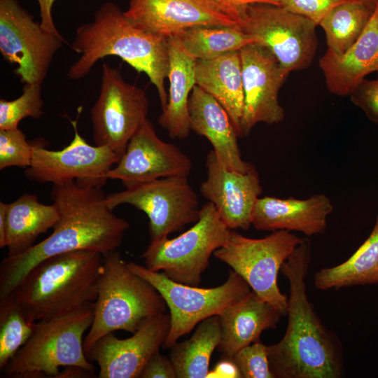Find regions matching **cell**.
Instances as JSON below:
<instances>
[{"label":"cell","mask_w":378,"mask_h":378,"mask_svg":"<svg viewBox=\"0 0 378 378\" xmlns=\"http://www.w3.org/2000/svg\"><path fill=\"white\" fill-rule=\"evenodd\" d=\"M32 316L11 295L0 298V370L27 342L36 324Z\"/></svg>","instance_id":"31"},{"label":"cell","mask_w":378,"mask_h":378,"mask_svg":"<svg viewBox=\"0 0 378 378\" xmlns=\"http://www.w3.org/2000/svg\"><path fill=\"white\" fill-rule=\"evenodd\" d=\"M55 204L39 202L36 195L25 193L8 204L6 221V247L8 255H15L29 249L36 238L59 220Z\"/></svg>","instance_id":"26"},{"label":"cell","mask_w":378,"mask_h":378,"mask_svg":"<svg viewBox=\"0 0 378 378\" xmlns=\"http://www.w3.org/2000/svg\"><path fill=\"white\" fill-rule=\"evenodd\" d=\"M302 240L284 230L272 231L260 239L249 238L231 230L224 245L214 255L239 274L257 295L284 315L288 296L281 292L277 276L284 262Z\"/></svg>","instance_id":"9"},{"label":"cell","mask_w":378,"mask_h":378,"mask_svg":"<svg viewBox=\"0 0 378 378\" xmlns=\"http://www.w3.org/2000/svg\"><path fill=\"white\" fill-rule=\"evenodd\" d=\"M244 106L241 137L248 135L259 122L279 123L284 111L279 102V92L289 71L265 46L251 43L240 50Z\"/></svg>","instance_id":"15"},{"label":"cell","mask_w":378,"mask_h":378,"mask_svg":"<svg viewBox=\"0 0 378 378\" xmlns=\"http://www.w3.org/2000/svg\"><path fill=\"white\" fill-rule=\"evenodd\" d=\"M33 157V144L19 128L0 130V169L27 168Z\"/></svg>","instance_id":"33"},{"label":"cell","mask_w":378,"mask_h":378,"mask_svg":"<svg viewBox=\"0 0 378 378\" xmlns=\"http://www.w3.org/2000/svg\"><path fill=\"white\" fill-rule=\"evenodd\" d=\"M183 50L195 59H211L256 43L238 26L198 25L174 35Z\"/></svg>","instance_id":"29"},{"label":"cell","mask_w":378,"mask_h":378,"mask_svg":"<svg viewBox=\"0 0 378 378\" xmlns=\"http://www.w3.org/2000/svg\"><path fill=\"white\" fill-rule=\"evenodd\" d=\"M43 106L41 84H24L18 98L12 101L0 99V130L18 128L20 122L27 117L41 118L43 114Z\"/></svg>","instance_id":"32"},{"label":"cell","mask_w":378,"mask_h":378,"mask_svg":"<svg viewBox=\"0 0 378 378\" xmlns=\"http://www.w3.org/2000/svg\"><path fill=\"white\" fill-rule=\"evenodd\" d=\"M355 1L360 0H279V6L307 18L318 25L322 19L335 7Z\"/></svg>","instance_id":"35"},{"label":"cell","mask_w":378,"mask_h":378,"mask_svg":"<svg viewBox=\"0 0 378 378\" xmlns=\"http://www.w3.org/2000/svg\"><path fill=\"white\" fill-rule=\"evenodd\" d=\"M207 377L241 378L240 372L232 359H221L212 370H209Z\"/></svg>","instance_id":"40"},{"label":"cell","mask_w":378,"mask_h":378,"mask_svg":"<svg viewBox=\"0 0 378 378\" xmlns=\"http://www.w3.org/2000/svg\"><path fill=\"white\" fill-rule=\"evenodd\" d=\"M106 196L112 210L127 204L148 216L151 241L160 239L195 223L200 209L188 176H169L137 183Z\"/></svg>","instance_id":"11"},{"label":"cell","mask_w":378,"mask_h":378,"mask_svg":"<svg viewBox=\"0 0 378 378\" xmlns=\"http://www.w3.org/2000/svg\"><path fill=\"white\" fill-rule=\"evenodd\" d=\"M377 4L360 0L335 7L319 24L323 29L328 50L342 55L358 40L369 22Z\"/></svg>","instance_id":"30"},{"label":"cell","mask_w":378,"mask_h":378,"mask_svg":"<svg viewBox=\"0 0 378 378\" xmlns=\"http://www.w3.org/2000/svg\"><path fill=\"white\" fill-rule=\"evenodd\" d=\"M221 330L218 315L198 323L188 340L171 347L169 358L178 378H204L209 372V362L220 342Z\"/></svg>","instance_id":"28"},{"label":"cell","mask_w":378,"mask_h":378,"mask_svg":"<svg viewBox=\"0 0 378 378\" xmlns=\"http://www.w3.org/2000/svg\"><path fill=\"white\" fill-rule=\"evenodd\" d=\"M188 112L191 130L209 140L223 164L240 172L254 167L241 158L239 135L225 109L197 85L189 97Z\"/></svg>","instance_id":"22"},{"label":"cell","mask_w":378,"mask_h":378,"mask_svg":"<svg viewBox=\"0 0 378 378\" xmlns=\"http://www.w3.org/2000/svg\"><path fill=\"white\" fill-rule=\"evenodd\" d=\"M169 87L167 103L158 118L159 125L172 139H184L191 131L188 101L196 85V59L188 55L175 36L168 38Z\"/></svg>","instance_id":"25"},{"label":"cell","mask_w":378,"mask_h":378,"mask_svg":"<svg viewBox=\"0 0 378 378\" xmlns=\"http://www.w3.org/2000/svg\"><path fill=\"white\" fill-rule=\"evenodd\" d=\"M317 25L281 6L256 4L239 11V27L267 47L288 71L307 67L313 60Z\"/></svg>","instance_id":"10"},{"label":"cell","mask_w":378,"mask_h":378,"mask_svg":"<svg viewBox=\"0 0 378 378\" xmlns=\"http://www.w3.org/2000/svg\"><path fill=\"white\" fill-rule=\"evenodd\" d=\"M282 314L251 291L218 316L221 337L218 346L223 358H231L241 349L260 340L261 333L275 328Z\"/></svg>","instance_id":"23"},{"label":"cell","mask_w":378,"mask_h":378,"mask_svg":"<svg viewBox=\"0 0 378 378\" xmlns=\"http://www.w3.org/2000/svg\"><path fill=\"white\" fill-rule=\"evenodd\" d=\"M176 374L169 358L163 356L160 351L149 358L139 378H175Z\"/></svg>","instance_id":"37"},{"label":"cell","mask_w":378,"mask_h":378,"mask_svg":"<svg viewBox=\"0 0 378 378\" xmlns=\"http://www.w3.org/2000/svg\"><path fill=\"white\" fill-rule=\"evenodd\" d=\"M328 90L339 96L350 95L370 73L378 72V1L358 40L342 55L330 50L319 59Z\"/></svg>","instance_id":"21"},{"label":"cell","mask_w":378,"mask_h":378,"mask_svg":"<svg viewBox=\"0 0 378 378\" xmlns=\"http://www.w3.org/2000/svg\"><path fill=\"white\" fill-rule=\"evenodd\" d=\"M103 255L80 250L48 258L36 265L9 294L36 321L94 302Z\"/></svg>","instance_id":"4"},{"label":"cell","mask_w":378,"mask_h":378,"mask_svg":"<svg viewBox=\"0 0 378 378\" xmlns=\"http://www.w3.org/2000/svg\"><path fill=\"white\" fill-rule=\"evenodd\" d=\"M93 19L76 31L71 48L80 56L69 68L67 77L73 80L81 79L98 60L108 55L118 56L148 77L164 108L168 99L164 86L169 67L168 38L136 27L112 1L104 3L94 13Z\"/></svg>","instance_id":"3"},{"label":"cell","mask_w":378,"mask_h":378,"mask_svg":"<svg viewBox=\"0 0 378 378\" xmlns=\"http://www.w3.org/2000/svg\"><path fill=\"white\" fill-rule=\"evenodd\" d=\"M71 122L74 136L63 149H47L42 141L32 144V160L24 175L30 181L42 183L74 181L80 185L102 187L108 180V172L120 157L108 146L89 144L78 133L77 120Z\"/></svg>","instance_id":"14"},{"label":"cell","mask_w":378,"mask_h":378,"mask_svg":"<svg viewBox=\"0 0 378 378\" xmlns=\"http://www.w3.org/2000/svg\"><path fill=\"white\" fill-rule=\"evenodd\" d=\"M230 359L241 378H275L270 369L267 346L260 340L241 349Z\"/></svg>","instance_id":"34"},{"label":"cell","mask_w":378,"mask_h":378,"mask_svg":"<svg viewBox=\"0 0 378 378\" xmlns=\"http://www.w3.org/2000/svg\"><path fill=\"white\" fill-rule=\"evenodd\" d=\"M230 230L208 202L187 231L173 239L166 237L150 241L142 254L145 266L155 272L162 270L176 282L198 286L211 255L224 245Z\"/></svg>","instance_id":"7"},{"label":"cell","mask_w":378,"mask_h":378,"mask_svg":"<svg viewBox=\"0 0 378 378\" xmlns=\"http://www.w3.org/2000/svg\"><path fill=\"white\" fill-rule=\"evenodd\" d=\"M94 302L36 322L27 342L2 370L8 377H57L60 368L77 366L94 372L83 340L94 319Z\"/></svg>","instance_id":"6"},{"label":"cell","mask_w":378,"mask_h":378,"mask_svg":"<svg viewBox=\"0 0 378 378\" xmlns=\"http://www.w3.org/2000/svg\"><path fill=\"white\" fill-rule=\"evenodd\" d=\"M378 283V214L372 232L344 262L317 271L314 284L317 289L363 286Z\"/></svg>","instance_id":"27"},{"label":"cell","mask_w":378,"mask_h":378,"mask_svg":"<svg viewBox=\"0 0 378 378\" xmlns=\"http://www.w3.org/2000/svg\"><path fill=\"white\" fill-rule=\"evenodd\" d=\"M66 41L45 30L18 0H0V52L22 83L42 84Z\"/></svg>","instance_id":"13"},{"label":"cell","mask_w":378,"mask_h":378,"mask_svg":"<svg viewBox=\"0 0 378 378\" xmlns=\"http://www.w3.org/2000/svg\"><path fill=\"white\" fill-rule=\"evenodd\" d=\"M206 178L200 190L213 204L230 229L248 230L255 203L262 192L255 167L246 172L232 170L223 164L211 150L205 162Z\"/></svg>","instance_id":"18"},{"label":"cell","mask_w":378,"mask_h":378,"mask_svg":"<svg viewBox=\"0 0 378 378\" xmlns=\"http://www.w3.org/2000/svg\"><path fill=\"white\" fill-rule=\"evenodd\" d=\"M229 13L233 15L239 21V10L248 5L263 4L279 6V0H211Z\"/></svg>","instance_id":"38"},{"label":"cell","mask_w":378,"mask_h":378,"mask_svg":"<svg viewBox=\"0 0 378 378\" xmlns=\"http://www.w3.org/2000/svg\"><path fill=\"white\" fill-rule=\"evenodd\" d=\"M195 82L225 109L241 137L244 93L239 50L196 60Z\"/></svg>","instance_id":"24"},{"label":"cell","mask_w":378,"mask_h":378,"mask_svg":"<svg viewBox=\"0 0 378 378\" xmlns=\"http://www.w3.org/2000/svg\"><path fill=\"white\" fill-rule=\"evenodd\" d=\"M349 96L368 118L378 125V79H364Z\"/></svg>","instance_id":"36"},{"label":"cell","mask_w":378,"mask_h":378,"mask_svg":"<svg viewBox=\"0 0 378 378\" xmlns=\"http://www.w3.org/2000/svg\"><path fill=\"white\" fill-rule=\"evenodd\" d=\"M377 79H378V77H377Z\"/></svg>","instance_id":"44"},{"label":"cell","mask_w":378,"mask_h":378,"mask_svg":"<svg viewBox=\"0 0 378 378\" xmlns=\"http://www.w3.org/2000/svg\"><path fill=\"white\" fill-rule=\"evenodd\" d=\"M333 205L324 194L307 199L259 197L254 206L251 224L258 230L296 231L307 236L325 232L327 218Z\"/></svg>","instance_id":"20"},{"label":"cell","mask_w":378,"mask_h":378,"mask_svg":"<svg viewBox=\"0 0 378 378\" xmlns=\"http://www.w3.org/2000/svg\"><path fill=\"white\" fill-rule=\"evenodd\" d=\"M170 325V314L163 313L129 338L108 333L94 343L87 358L98 364L99 378L139 377L149 358L162 347Z\"/></svg>","instance_id":"17"},{"label":"cell","mask_w":378,"mask_h":378,"mask_svg":"<svg viewBox=\"0 0 378 378\" xmlns=\"http://www.w3.org/2000/svg\"><path fill=\"white\" fill-rule=\"evenodd\" d=\"M102 187L74 181L53 184L50 197L59 220L47 238L25 251L7 255L0 265V298L10 294L43 260L67 252L88 250L102 255L117 250L130 223L113 213Z\"/></svg>","instance_id":"1"},{"label":"cell","mask_w":378,"mask_h":378,"mask_svg":"<svg viewBox=\"0 0 378 378\" xmlns=\"http://www.w3.org/2000/svg\"><path fill=\"white\" fill-rule=\"evenodd\" d=\"M310 242L302 239L284 262L281 273L289 283L288 325L282 339L267 346L275 378H339L343 375L341 342L326 328L309 300L306 277L311 260Z\"/></svg>","instance_id":"2"},{"label":"cell","mask_w":378,"mask_h":378,"mask_svg":"<svg viewBox=\"0 0 378 378\" xmlns=\"http://www.w3.org/2000/svg\"><path fill=\"white\" fill-rule=\"evenodd\" d=\"M148 108L145 90L126 82L118 69L103 62L99 94L90 109L95 145L108 146L121 158L147 119Z\"/></svg>","instance_id":"12"},{"label":"cell","mask_w":378,"mask_h":378,"mask_svg":"<svg viewBox=\"0 0 378 378\" xmlns=\"http://www.w3.org/2000/svg\"><path fill=\"white\" fill-rule=\"evenodd\" d=\"M127 265L158 290L169 310L171 325L163 349H171L202 321L218 315L252 290L248 283L233 270L224 284L204 288L176 282L164 272L150 270L132 261L127 262Z\"/></svg>","instance_id":"8"},{"label":"cell","mask_w":378,"mask_h":378,"mask_svg":"<svg viewBox=\"0 0 378 378\" xmlns=\"http://www.w3.org/2000/svg\"><path fill=\"white\" fill-rule=\"evenodd\" d=\"M94 372L77 366L65 367L59 372L57 378H77L93 377Z\"/></svg>","instance_id":"41"},{"label":"cell","mask_w":378,"mask_h":378,"mask_svg":"<svg viewBox=\"0 0 378 378\" xmlns=\"http://www.w3.org/2000/svg\"><path fill=\"white\" fill-rule=\"evenodd\" d=\"M124 13L136 27L165 38L198 25H239L211 0H130Z\"/></svg>","instance_id":"19"},{"label":"cell","mask_w":378,"mask_h":378,"mask_svg":"<svg viewBox=\"0 0 378 378\" xmlns=\"http://www.w3.org/2000/svg\"><path fill=\"white\" fill-rule=\"evenodd\" d=\"M192 162L178 146L164 141L146 119L130 140L124 154L107 174L127 188L169 176H188Z\"/></svg>","instance_id":"16"},{"label":"cell","mask_w":378,"mask_h":378,"mask_svg":"<svg viewBox=\"0 0 378 378\" xmlns=\"http://www.w3.org/2000/svg\"><path fill=\"white\" fill-rule=\"evenodd\" d=\"M8 204L0 202V248L6 247V221Z\"/></svg>","instance_id":"42"},{"label":"cell","mask_w":378,"mask_h":378,"mask_svg":"<svg viewBox=\"0 0 378 378\" xmlns=\"http://www.w3.org/2000/svg\"><path fill=\"white\" fill-rule=\"evenodd\" d=\"M94 305L83 342L86 355L103 336L117 330L133 334L167 308L158 290L132 272L117 250L103 254Z\"/></svg>","instance_id":"5"},{"label":"cell","mask_w":378,"mask_h":378,"mask_svg":"<svg viewBox=\"0 0 378 378\" xmlns=\"http://www.w3.org/2000/svg\"><path fill=\"white\" fill-rule=\"evenodd\" d=\"M40 10L41 25L46 31L62 36L57 29L52 15V8L55 0H36Z\"/></svg>","instance_id":"39"},{"label":"cell","mask_w":378,"mask_h":378,"mask_svg":"<svg viewBox=\"0 0 378 378\" xmlns=\"http://www.w3.org/2000/svg\"><path fill=\"white\" fill-rule=\"evenodd\" d=\"M367 1L374 3V4H377L378 1V0H367Z\"/></svg>","instance_id":"43"}]
</instances>
